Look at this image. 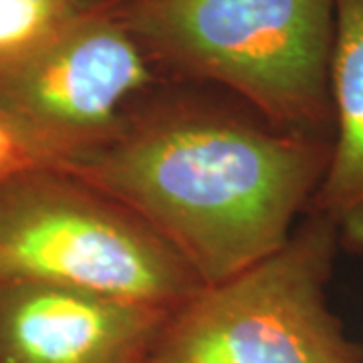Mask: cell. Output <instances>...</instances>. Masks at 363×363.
I'll use <instances>...</instances> for the list:
<instances>
[{"label":"cell","instance_id":"6da1fadb","mask_svg":"<svg viewBox=\"0 0 363 363\" xmlns=\"http://www.w3.org/2000/svg\"><path fill=\"white\" fill-rule=\"evenodd\" d=\"M329 154L311 133L172 101L128 113L69 174L130 210L210 286L285 245Z\"/></svg>","mask_w":363,"mask_h":363},{"label":"cell","instance_id":"7a4b0ae2","mask_svg":"<svg viewBox=\"0 0 363 363\" xmlns=\"http://www.w3.org/2000/svg\"><path fill=\"white\" fill-rule=\"evenodd\" d=\"M111 11L156 69L220 85L297 133L333 119L337 0H121Z\"/></svg>","mask_w":363,"mask_h":363},{"label":"cell","instance_id":"3957f363","mask_svg":"<svg viewBox=\"0 0 363 363\" xmlns=\"http://www.w3.org/2000/svg\"><path fill=\"white\" fill-rule=\"evenodd\" d=\"M339 233L315 214L279 250L168 313L152 363H363L327 305Z\"/></svg>","mask_w":363,"mask_h":363},{"label":"cell","instance_id":"277c9868","mask_svg":"<svg viewBox=\"0 0 363 363\" xmlns=\"http://www.w3.org/2000/svg\"><path fill=\"white\" fill-rule=\"evenodd\" d=\"M45 283L174 309L200 281L130 210L63 169L0 186V286Z\"/></svg>","mask_w":363,"mask_h":363},{"label":"cell","instance_id":"5b68a950","mask_svg":"<svg viewBox=\"0 0 363 363\" xmlns=\"http://www.w3.org/2000/svg\"><path fill=\"white\" fill-rule=\"evenodd\" d=\"M157 83V69L113 11H91L28 57L0 67V111L93 147Z\"/></svg>","mask_w":363,"mask_h":363},{"label":"cell","instance_id":"8992f818","mask_svg":"<svg viewBox=\"0 0 363 363\" xmlns=\"http://www.w3.org/2000/svg\"><path fill=\"white\" fill-rule=\"evenodd\" d=\"M172 309L71 286H0V363H143Z\"/></svg>","mask_w":363,"mask_h":363},{"label":"cell","instance_id":"52a82bcc","mask_svg":"<svg viewBox=\"0 0 363 363\" xmlns=\"http://www.w3.org/2000/svg\"><path fill=\"white\" fill-rule=\"evenodd\" d=\"M331 107L335 142L313 198L339 238L363 252V0H337Z\"/></svg>","mask_w":363,"mask_h":363},{"label":"cell","instance_id":"ba28073f","mask_svg":"<svg viewBox=\"0 0 363 363\" xmlns=\"http://www.w3.org/2000/svg\"><path fill=\"white\" fill-rule=\"evenodd\" d=\"M91 11L107 9L91 0H0V67L28 57Z\"/></svg>","mask_w":363,"mask_h":363},{"label":"cell","instance_id":"9c48e42d","mask_svg":"<svg viewBox=\"0 0 363 363\" xmlns=\"http://www.w3.org/2000/svg\"><path fill=\"white\" fill-rule=\"evenodd\" d=\"M87 150L0 111V186L26 172H69Z\"/></svg>","mask_w":363,"mask_h":363},{"label":"cell","instance_id":"30bf717a","mask_svg":"<svg viewBox=\"0 0 363 363\" xmlns=\"http://www.w3.org/2000/svg\"><path fill=\"white\" fill-rule=\"evenodd\" d=\"M91 2H95V4L101 6V9H113V6L119 4L121 0H91Z\"/></svg>","mask_w":363,"mask_h":363},{"label":"cell","instance_id":"8fae6325","mask_svg":"<svg viewBox=\"0 0 363 363\" xmlns=\"http://www.w3.org/2000/svg\"><path fill=\"white\" fill-rule=\"evenodd\" d=\"M143 363H152V362H150V359H147V362H143Z\"/></svg>","mask_w":363,"mask_h":363}]
</instances>
